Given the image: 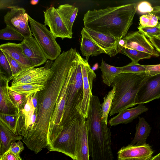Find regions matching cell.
I'll return each mask as SVG.
<instances>
[{
  "label": "cell",
  "instance_id": "1",
  "mask_svg": "<svg viewBox=\"0 0 160 160\" xmlns=\"http://www.w3.org/2000/svg\"><path fill=\"white\" fill-rule=\"evenodd\" d=\"M77 57V51L71 48L63 51L53 62L52 74L44 89L37 92L36 122L23 142L28 148L37 154L48 146V135L51 119L69 70Z\"/></svg>",
  "mask_w": 160,
  "mask_h": 160
},
{
  "label": "cell",
  "instance_id": "2",
  "mask_svg": "<svg viewBox=\"0 0 160 160\" xmlns=\"http://www.w3.org/2000/svg\"><path fill=\"white\" fill-rule=\"evenodd\" d=\"M137 11L135 3L88 10L83 17L84 27L120 40L128 33Z\"/></svg>",
  "mask_w": 160,
  "mask_h": 160
},
{
  "label": "cell",
  "instance_id": "3",
  "mask_svg": "<svg viewBox=\"0 0 160 160\" xmlns=\"http://www.w3.org/2000/svg\"><path fill=\"white\" fill-rule=\"evenodd\" d=\"M88 139L91 160H113L111 133L107 124L101 120V105H90L88 117Z\"/></svg>",
  "mask_w": 160,
  "mask_h": 160
},
{
  "label": "cell",
  "instance_id": "4",
  "mask_svg": "<svg viewBox=\"0 0 160 160\" xmlns=\"http://www.w3.org/2000/svg\"><path fill=\"white\" fill-rule=\"evenodd\" d=\"M148 76L122 73L114 78L111 85L115 87L110 116L136 105L135 100L138 91Z\"/></svg>",
  "mask_w": 160,
  "mask_h": 160
},
{
  "label": "cell",
  "instance_id": "5",
  "mask_svg": "<svg viewBox=\"0 0 160 160\" xmlns=\"http://www.w3.org/2000/svg\"><path fill=\"white\" fill-rule=\"evenodd\" d=\"M82 117L79 114L63 127L60 132L48 146L49 151L61 152L73 160H77V140Z\"/></svg>",
  "mask_w": 160,
  "mask_h": 160
},
{
  "label": "cell",
  "instance_id": "6",
  "mask_svg": "<svg viewBox=\"0 0 160 160\" xmlns=\"http://www.w3.org/2000/svg\"><path fill=\"white\" fill-rule=\"evenodd\" d=\"M83 95L82 76L78 56L74 72L68 87L66 104L62 122V128L63 126L79 114L77 111L76 108L81 102Z\"/></svg>",
  "mask_w": 160,
  "mask_h": 160
},
{
  "label": "cell",
  "instance_id": "7",
  "mask_svg": "<svg viewBox=\"0 0 160 160\" xmlns=\"http://www.w3.org/2000/svg\"><path fill=\"white\" fill-rule=\"evenodd\" d=\"M30 28L34 36L47 59L55 60L61 54V49L56 38L43 24L34 19L28 15Z\"/></svg>",
  "mask_w": 160,
  "mask_h": 160
},
{
  "label": "cell",
  "instance_id": "8",
  "mask_svg": "<svg viewBox=\"0 0 160 160\" xmlns=\"http://www.w3.org/2000/svg\"><path fill=\"white\" fill-rule=\"evenodd\" d=\"M77 60V58L69 70L66 81L57 101L49 127L48 146L62 130V122L66 104L68 87Z\"/></svg>",
  "mask_w": 160,
  "mask_h": 160
},
{
  "label": "cell",
  "instance_id": "9",
  "mask_svg": "<svg viewBox=\"0 0 160 160\" xmlns=\"http://www.w3.org/2000/svg\"><path fill=\"white\" fill-rule=\"evenodd\" d=\"M78 56L82 76L83 95L81 102L76 108V110L82 117L86 119L92 95V83L96 77V75L88 61L83 58L78 52Z\"/></svg>",
  "mask_w": 160,
  "mask_h": 160
},
{
  "label": "cell",
  "instance_id": "10",
  "mask_svg": "<svg viewBox=\"0 0 160 160\" xmlns=\"http://www.w3.org/2000/svg\"><path fill=\"white\" fill-rule=\"evenodd\" d=\"M52 63L39 68L23 69L9 78L10 81H12L11 86L24 84H44L52 74L51 67Z\"/></svg>",
  "mask_w": 160,
  "mask_h": 160
},
{
  "label": "cell",
  "instance_id": "11",
  "mask_svg": "<svg viewBox=\"0 0 160 160\" xmlns=\"http://www.w3.org/2000/svg\"><path fill=\"white\" fill-rule=\"evenodd\" d=\"M32 95L28 96L24 107L18 112L16 134L23 137V142L33 129L36 120L37 109L32 101Z\"/></svg>",
  "mask_w": 160,
  "mask_h": 160
},
{
  "label": "cell",
  "instance_id": "12",
  "mask_svg": "<svg viewBox=\"0 0 160 160\" xmlns=\"http://www.w3.org/2000/svg\"><path fill=\"white\" fill-rule=\"evenodd\" d=\"M28 15L23 8L14 6L4 17L6 26H9L21 34L25 38L32 36L28 24Z\"/></svg>",
  "mask_w": 160,
  "mask_h": 160
},
{
  "label": "cell",
  "instance_id": "13",
  "mask_svg": "<svg viewBox=\"0 0 160 160\" xmlns=\"http://www.w3.org/2000/svg\"><path fill=\"white\" fill-rule=\"evenodd\" d=\"M123 48L132 49L158 57L159 53L144 34L139 31L129 32L120 41Z\"/></svg>",
  "mask_w": 160,
  "mask_h": 160
},
{
  "label": "cell",
  "instance_id": "14",
  "mask_svg": "<svg viewBox=\"0 0 160 160\" xmlns=\"http://www.w3.org/2000/svg\"><path fill=\"white\" fill-rule=\"evenodd\" d=\"M160 98V74L148 76L137 94L136 105L148 103Z\"/></svg>",
  "mask_w": 160,
  "mask_h": 160
},
{
  "label": "cell",
  "instance_id": "15",
  "mask_svg": "<svg viewBox=\"0 0 160 160\" xmlns=\"http://www.w3.org/2000/svg\"><path fill=\"white\" fill-rule=\"evenodd\" d=\"M83 28L89 37L111 57L120 53L123 48L120 44V40L88 28Z\"/></svg>",
  "mask_w": 160,
  "mask_h": 160
},
{
  "label": "cell",
  "instance_id": "16",
  "mask_svg": "<svg viewBox=\"0 0 160 160\" xmlns=\"http://www.w3.org/2000/svg\"><path fill=\"white\" fill-rule=\"evenodd\" d=\"M44 25L48 26L50 31L56 38L71 39L67 27L56 9L53 7L48 8L43 11Z\"/></svg>",
  "mask_w": 160,
  "mask_h": 160
},
{
  "label": "cell",
  "instance_id": "17",
  "mask_svg": "<svg viewBox=\"0 0 160 160\" xmlns=\"http://www.w3.org/2000/svg\"><path fill=\"white\" fill-rule=\"evenodd\" d=\"M154 152L147 143L142 145L129 144L122 147L118 152V160H148Z\"/></svg>",
  "mask_w": 160,
  "mask_h": 160
},
{
  "label": "cell",
  "instance_id": "18",
  "mask_svg": "<svg viewBox=\"0 0 160 160\" xmlns=\"http://www.w3.org/2000/svg\"><path fill=\"white\" fill-rule=\"evenodd\" d=\"M20 44L23 54L35 67L41 66L47 61L43 51L32 36L25 38Z\"/></svg>",
  "mask_w": 160,
  "mask_h": 160
},
{
  "label": "cell",
  "instance_id": "19",
  "mask_svg": "<svg viewBox=\"0 0 160 160\" xmlns=\"http://www.w3.org/2000/svg\"><path fill=\"white\" fill-rule=\"evenodd\" d=\"M0 81V113L6 114L18 113V110L12 101L9 92V78L1 72Z\"/></svg>",
  "mask_w": 160,
  "mask_h": 160
},
{
  "label": "cell",
  "instance_id": "20",
  "mask_svg": "<svg viewBox=\"0 0 160 160\" xmlns=\"http://www.w3.org/2000/svg\"><path fill=\"white\" fill-rule=\"evenodd\" d=\"M76 155L77 160H89L87 122L86 119L83 117L81 120L78 136Z\"/></svg>",
  "mask_w": 160,
  "mask_h": 160
},
{
  "label": "cell",
  "instance_id": "21",
  "mask_svg": "<svg viewBox=\"0 0 160 160\" xmlns=\"http://www.w3.org/2000/svg\"><path fill=\"white\" fill-rule=\"evenodd\" d=\"M148 110V108L143 104H139L136 107L128 108L119 112L116 116L109 120V124L111 126H112L120 124L128 123Z\"/></svg>",
  "mask_w": 160,
  "mask_h": 160
},
{
  "label": "cell",
  "instance_id": "22",
  "mask_svg": "<svg viewBox=\"0 0 160 160\" xmlns=\"http://www.w3.org/2000/svg\"><path fill=\"white\" fill-rule=\"evenodd\" d=\"M0 50L16 61L24 69L35 67L23 54L20 43L8 42L2 44Z\"/></svg>",
  "mask_w": 160,
  "mask_h": 160
},
{
  "label": "cell",
  "instance_id": "23",
  "mask_svg": "<svg viewBox=\"0 0 160 160\" xmlns=\"http://www.w3.org/2000/svg\"><path fill=\"white\" fill-rule=\"evenodd\" d=\"M82 38L80 43V50L83 56L85 57L88 61L90 56H94L105 53L104 51L88 35L83 28L81 31Z\"/></svg>",
  "mask_w": 160,
  "mask_h": 160
},
{
  "label": "cell",
  "instance_id": "24",
  "mask_svg": "<svg viewBox=\"0 0 160 160\" xmlns=\"http://www.w3.org/2000/svg\"><path fill=\"white\" fill-rule=\"evenodd\" d=\"M56 9L72 37V26L77 15L78 8L72 5L65 4L59 5Z\"/></svg>",
  "mask_w": 160,
  "mask_h": 160
},
{
  "label": "cell",
  "instance_id": "25",
  "mask_svg": "<svg viewBox=\"0 0 160 160\" xmlns=\"http://www.w3.org/2000/svg\"><path fill=\"white\" fill-rule=\"evenodd\" d=\"M22 138V136L14 133L0 120V155L8 150L12 143Z\"/></svg>",
  "mask_w": 160,
  "mask_h": 160
},
{
  "label": "cell",
  "instance_id": "26",
  "mask_svg": "<svg viewBox=\"0 0 160 160\" xmlns=\"http://www.w3.org/2000/svg\"><path fill=\"white\" fill-rule=\"evenodd\" d=\"M136 125L134 138L130 144L142 145L146 144V141L151 131V128L143 117H139Z\"/></svg>",
  "mask_w": 160,
  "mask_h": 160
},
{
  "label": "cell",
  "instance_id": "27",
  "mask_svg": "<svg viewBox=\"0 0 160 160\" xmlns=\"http://www.w3.org/2000/svg\"><path fill=\"white\" fill-rule=\"evenodd\" d=\"M99 68L102 72V82L109 87L112 85L115 78L122 73L121 67L110 65L107 63L102 59Z\"/></svg>",
  "mask_w": 160,
  "mask_h": 160
},
{
  "label": "cell",
  "instance_id": "28",
  "mask_svg": "<svg viewBox=\"0 0 160 160\" xmlns=\"http://www.w3.org/2000/svg\"><path fill=\"white\" fill-rule=\"evenodd\" d=\"M112 86V89L103 98V102L101 104V120L107 124L108 115L111 110L115 92V86Z\"/></svg>",
  "mask_w": 160,
  "mask_h": 160
},
{
  "label": "cell",
  "instance_id": "29",
  "mask_svg": "<svg viewBox=\"0 0 160 160\" xmlns=\"http://www.w3.org/2000/svg\"><path fill=\"white\" fill-rule=\"evenodd\" d=\"M44 84H21L9 87L8 89L20 94L31 95L44 89Z\"/></svg>",
  "mask_w": 160,
  "mask_h": 160
},
{
  "label": "cell",
  "instance_id": "30",
  "mask_svg": "<svg viewBox=\"0 0 160 160\" xmlns=\"http://www.w3.org/2000/svg\"><path fill=\"white\" fill-rule=\"evenodd\" d=\"M120 53L131 59L132 62L136 63L140 60L149 59L152 56L147 53L125 48H123Z\"/></svg>",
  "mask_w": 160,
  "mask_h": 160
},
{
  "label": "cell",
  "instance_id": "31",
  "mask_svg": "<svg viewBox=\"0 0 160 160\" xmlns=\"http://www.w3.org/2000/svg\"><path fill=\"white\" fill-rule=\"evenodd\" d=\"M25 38L20 33L11 28L6 26L0 30V39L9 40L23 41Z\"/></svg>",
  "mask_w": 160,
  "mask_h": 160
},
{
  "label": "cell",
  "instance_id": "32",
  "mask_svg": "<svg viewBox=\"0 0 160 160\" xmlns=\"http://www.w3.org/2000/svg\"><path fill=\"white\" fill-rule=\"evenodd\" d=\"M18 118V112L14 114H6L0 113V120L16 134Z\"/></svg>",
  "mask_w": 160,
  "mask_h": 160
},
{
  "label": "cell",
  "instance_id": "33",
  "mask_svg": "<svg viewBox=\"0 0 160 160\" xmlns=\"http://www.w3.org/2000/svg\"><path fill=\"white\" fill-rule=\"evenodd\" d=\"M11 98L18 110L24 106L28 96L30 95L20 94L9 90Z\"/></svg>",
  "mask_w": 160,
  "mask_h": 160
},
{
  "label": "cell",
  "instance_id": "34",
  "mask_svg": "<svg viewBox=\"0 0 160 160\" xmlns=\"http://www.w3.org/2000/svg\"><path fill=\"white\" fill-rule=\"evenodd\" d=\"M121 68L122 73L145 74L146 69L143 65H140L138 62H131L127 65L121 67Z\"/></svg>",
  "mask_w": 160,
  "mask_h": 160
},
{
  "label": "cell",
  "instance_id": "35",
  "mask_svg": "<svg viewBox=\"0 0 160 160\" xmlns=\"http://www.w3.org/2000/svg\"><path fill=\"white\" fill-rule=\"evenodd\" d=\"M158 19L152 13L143 15L139 18L140 26L143 27H155L158 23Z\"/></svg>",
  "mask_w": 160,
  "mask_h": 160
},
{
  "label": "cell",
  "instance_id": "36",
  "mask_svg": "<svg viewBox=\"0 0 160 160\" xmlns=\"http://www.w3.org/2000/svg\"><path fill=\"white\" fill-rule=\"evenodd\" d=\"M0 72L5 73L8 78L12 76L9 62L3 52L0 50Z\"/></svg>",
  "mask_w": 160,
  "mask_h": 160
},
{
  "label": "cell",
  "instance_id": "37",
  "mask_svg": "<svg viewBox=\"0 0 160 160\" xmlns=\"http://www.w3.org/2000/svg\"><path fill=\"white\" fill-rule=\"evenodd\" d=\"M139 31L142 33L146 37H156L160 35V28L158 23L155 27H143L139 26L138 28Z\"/></svg>",
  "mask_w": 160,
  "mask_h": 160
},
{
  "label": "cell",
  "instance_id": "38",
  "mask_svg": "<svg viewBox=\"0 0 160 160\" xmlns=\"http://www.w3.org/2000/svg\"><path fill=\"white\" fill-rule=\"evenodd\" d=\"M3 53L9 62L12 73V76L16 74L24 69L16 61L6 53L4 52Z\"/></svg>",
  "mask_w": 160,
  "mask_h": 160
},
{
  "label": "cell",
  "instance_id": "39",
  "mask_svg": "<svg viewBox=\"0 0 160 160\" xmlns=\"http://www.w3.org/2000/svg\"><path fill=\"white\" fill-rule=\"evenodd\" d=\"M137 9L141 13H151L153 10V8L149 2L143 1L140 2L138 4Z\"/></svg>",
  "mask_w": 160,
  "mask_h": 160
},
{
  "label": "cell",
  "instance_id": "40",
  "mask_svg": "<svg viewBox=\"0 0 160 160\" xmlns=\"http://www.w3.org/2000/svg\"><path fill=\"white\" fill-rule=\"evenodd\" d=\"M143 66L146 69V76H150L160 74V64Z\"/></svg>",
  "mask_w": 160,
  "mask_h": 160
},
{
  "label": "cell",
  "instance_id": "41",
  "mask_svg": "<svg viewBox=\"0 0 160 160\" xmlns=\"http://www.w3.org/2000/svg\"><path fill=\"white\" fill-rule=\"evenodd\" d=\"M24 149V147L23 143L20 140L18 142H14L12 143L9 149L10 151L13 152L17 155L20 156V152Z\"/></svg>",
  "mask_w": 160,
  "mask_h": 160
},
{
  "label": "cell",
  "instance_id": "42",
  "mask_svg": "<svg viewBox=\"0 0 160 160\" xmlns=\"http://www.w3.org/2000/svg\"><path fill=\"white\" fill-rule=\"evenodd\" d=\"M0 156V160H22L20 156L17 155L9 150Z\"/></svg>",
  "mask_w": 160,
  "mask_h": 160
},
{
  "label": "cell",
  "instance_id": "43",
  "mask_svg": "<svg viewBox=\"0 0 160 160\" xmlns=\"http://www.w3.org/2000/svg\"><path fill=\"white\" fill-rule=\"evenodd\" d=\"M16 1L14 0H0V9L1 10L7 8L11 9L14 7Z\"/></svg>",
  "mask_w": 160,
  "mask_h": 160
},
{
  "label": "cell",
  "instance_id": "44",
  "mask_svg": "<svg viewBox=\"0 0 160 160\" xmlns=\"http://www.w3.org/2000/svg\"><path fill=\"white\" fill-rule=\"evenodd\" d=\"M155 49L160 53V40L154 37H148Z\"/></svg>",
  "mask_w": 160,
  "mask_h": 160
},
{
  "label": "cell",
  "instance_id": "45",
  "mask_svg": "<svg viewBox=\"0 0 160 160\" xmlns=\"http://www.w3.org/2000/svg\"><path fill=\"white\" fill-rule=\"evenodd\" d=\"M153 8V10L151 13L156 16L160 20V6H156Z\"/></svg>",
  "mask_w": 160,
  "mask_h": 160
},
{
  "label": "cell",
  "instance_id": "46",
  "mask_svg": "<svg viewBox=\"0 0 160 160\" xmlns=\"http://www.w3.org/2000/svg\"><path fill=\"white\" fill-rule=\"evenodd\" d=\"M148 160H160V152Z\"/></svg>",
  "mask_w": 160,
  "mask_h": 160
},
{
  "label": "cell",
  "instance_id": "47",
  "mask_svg": "<svg viewBox=\"0 0 160 160\" xmlns=\"http://www.w3.org/2000/svg\"><path fill=\"white\" fill-rule=\"evenodd\" d=\"M39 1L38 0H32L30 1V3L32 5H36L38 3Z\"/></svg>",
  "mask_w": 160,
  "mask_h": 160
},
{
  "label": "cell",
  "instance_id": "48",
  "mask_svg": "<svg viewBox=\"0 0 160 160\" xmlns=\"http://www.w3.org/2000/svg\"><path fill=\"white\" fill-rule=\"evenodd\" d=\"M154 37L160 40V35Z\"/></svg>",
  "mask_w": 160,
  "mask_h": 160
},
{
  "label": "cell",
  "instance_id": "49",
  "mask_svg": "<svg viewBox=\"0 0 160 160\" xmlns=\"http://www.w3.org/2000/svg\"><path fill=\"white\" fill-rule=\"evenodd\" d=\"M158 24H159V28H160V22H158Z\"/></svg>",
  "mask_w": 160,
  "mask_h": 160
}]
</instances>
